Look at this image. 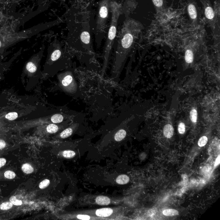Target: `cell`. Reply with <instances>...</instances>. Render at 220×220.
Wrapping results in <instances>:
<instances>
[{
    "label": "cell",
    "mask_w": 220,
    "mask_h": 220,
    "mask_svg": "<svg viewBox=\"0 0 220 220\" xmlns=\"http://www.w3.org/2000/svg\"><path fill=\"white\" fill-rule=\"evenodd\" d=\"M157 11L160 12L165 9L166 0H152Z\"/></svg>",
    "instance_id": "cell-8"
},
{
    "label": "cell",
    "mask_w": 220,
    "mask_h": 220,
    "mask_svg": "<svg viewBox=\"0 0 220 220\" xmlns=\"http://www.w3.org/2000/svg\"><path fill=\"white\" fill-rule=\"evenodd\" d=\"M190 119L191 121L194 123H196L197 121V113L196 110L193 109L190 112Z\"/></svg>",
    "instance_id": "cell-26"
},
{
    "label": "cell",
    "mask_w": 220,
    "mask_h": 220,
    "mask_svg": "<svg viewBox=\"0 0 220 220\" xmlns=\"http://www.w3.org/2000/svg\"><path fill=\"white\" fill-rule=\"evenodd\" d=\"M126 132L124 130H120L115 134L114 138L117 142H119L124 138L126 136Z\"/></svg>",
    "instance_id": "cell-12"
},
{
    "label": "cell",
    "mask_w": 220,
    "mask_h": 220,
    "mask_svg": "<svg viewBox=\"0 0 220 220\" xmlns=\"http://www.w3.org/2000/svg\"><path fill=\"white\" fill-rule=\"evenodd\" d=\"M142 25L139 22L132 19L125 21L120 32L118 49H128L131 46L135 34L143 29Z\"/></svg>",
    "instance_id": "cell-2"
},
{
    "label": "cell",
    "mask_w": 220,
    "mask_h": 220,
    "mask_svg": "<svg viewBox=\"0 0 220 220\" xmlns=\"http://www.w3.org/2000/svg\"><path fill=\"white\" fill-rule=\"evenodd\" d=\"M208 138L207 137L205 136H203L201 138H200V139L198 141V144L200 147H203L205 146L206 144H207V142Z\"/></svg>",
    "instance_id": "cell-25"
},
{
    "label": "cell",
    "mask_w": 220,
    "mask_h": 220,
    "mask_svg": "<svg viewBox=\"0 0 220 220\" xmlns=\"http://www.w3.org/2000/svg\"><path fill=\"white\" fill-rule=\"evenodd\" d=\"M109 7V0H102L99 3V11L97 22V29L98 32L103 31L105 28Z\"/></svg>",
    "instance_id": "cell-3"
},
{
    "label": "cell",
    "mask_w": 220,
    "mask_h": 220,
    "mask_svg": "<svg viewBox=\"0 0 220 220\" xmlns=\"http://www.w3.org/2000/svg\"><path fill=\"white\" fill-rule=\"evenodd\" d=\"M15 173L11 171H7L4 173V176L8 179H13L15 177Z\"/></svg>",
    "instance_id": "cell-27"
},
{
    "label": "cell",
    "mask_w": 220,
    "mask_h": 220,
    "mask_svg": "<svg viewBox=\"0 0 220 220\" xmlns=\"http://www.w3.org/2000/svg\"><path fill=\"white\" fill-rule=\"evenodd\" d=\"M59 130L58 126L54 124H51L47 126V130L50 133H55Z\"/></svg>",
    "instance_id": "cell-20"
},
{
    "label": "cell",
    "mask_w": 220,
    "mask_h": 220,
    "mask_svg": "<svg viewBox=\"0 0 220 220\" xmlns=\"http://www.w3.org/2000/svg\"><path fill=\"white\" fill-rule=\"evenodd\" d=\"M6 163V159H4V158H1L0 159V168L5 165Z\"/></svg>",
    "instance_id": "cell-33"
},
{
    "label": "cell",
    "mask_w": 220,
    "mask_h": 220,
    "mask_svg": "<svg viewBox=\"0 0 220 220\" xmlns=\"http://www.w3.org/2000/svg\"><path fill=\"white\" fill-rule=\"evenodd\" d=\"M188 11L191 20L194 21H196L197 17V13L195 6L192 3L189 4L188 7Z\"/></svg>",
    "instance_id": "cell-7"
},
{
    "label": "cell",
    "mask_w": 220,
    "mask_h": 220,
    "mask_svg": "<svg viewBox=\"0 0 220 220\" xmlns=\"http://www.w3.org/2000/svg\"><path fill=\"white\" fill-rule=\"evenodd\" d=\"M60 87L65 91L73 93L76 91L77 87L72 74L70 72L61 74L59 78Z\"/></svg>",
    "instance_id": "cell-4"
},
{
    "label": "cell",
    "mask_w": 220,
    "mask_h": 220,
    "mask_svg": "<svg viewBox=\"0 0 220 220\" xmlns=\"http://www.w3.org/2000/svg\"><path fill=\"white\" fill-rule=\"evenodd\" d=\"M22 170L23 172L26 174H30L33 171L34 169L30 164L26 163L22 165Z\"/></svg>",
    "instance_id": "cell-19"
},
{
    "label": "cell",
    "mask_w": 220,
    "mask_h": 220,
    "mask_svg": "<svg viewBox=\"0 0 220 220\" xmlns=\"http://www.w3.org/2000/svg\"><path fill=\"white\" fill-rule=\"evenodd\" d=\"M13 204L11 202H7L3 203L0 206V208L2 210H6L10 209L13 207Z\"/></svg>",
    "instance_id": "cell-23"
},
{
    "label": "cell",
    "mask_w": 220,
    "mask_h": 220,
    "mask_svg": "<svg viewBox=\"0 0 220 220\" xmlns=\"http://www.w3.org/2000/svg\"><path fill=\"white\" fill-rule=\"evenodd\" d=\"M220 155H219L218 156L217 159H216V161H215V167H216V166H217V165L219 164L220 162Z\"/></svg>",
    "instance_id": "cell-34"
},
{
    "label": "cell",
    "mask_w": 220,
    "mask_h": 220,
    "mask_svg": "<svg viewBox=\"0 0 220 220\" xmlns=\"http://www.w3.org/2000/svg\"><path fill=\"white\" fill-rule=\"evenodd\" d=\"M78 219H79L84 220H89L90 219V217L87 215H79L77 216Z\"/></svg>",
    "instance_id": "cell-31"
},
{
    "label": "cell",
    "mask_w": 220,
    "mask_h": 220,
    "mask_svg": "<svg viewBox=\"0 0 220 220\" xmlns=\"http://www.w3.org/2000/svg\"><path fill=\"white\" fill-rule=\"evenodd\" d=\"M6 146V143L3 140L0 139V150L2 149L5 148Z\"/></svg>",
    "instance_id": "cell-32"
},
{
    "label": "cell",
    "mask_w": 220,
    "mask_h": 220,
    "mask_svg": "<svg viewBox=\"0 0 220 220\" xmlns=\"http://www.w3.org/2000/svg\"><path fill=\"white\" fill-rule=\"evenodd\" d=\"M72 132L73 130L72 128H67L61 133L60 137L62 138H67L71 136Z\"/></svg>",
    "instance_id": "cell-18"
},
{
    "label": "cell",
    "mask_w": 220,
    "mask_h": 220,
    "mask_svg": "<svg viewBox=\"0 0 220 220\" xmlns=\"http://www.w3.org/2000/svg\"><path fill=\"white\" fill-rule=\"evenodd\" d=\"M110 7L111 11L112 18L110 25L108 38L104 52V62L103 67L102 70V74L106 70L108 65V60L109 57L110 52L114 42V40L116 37L117 33V25L118 20L119 18L120 14V7L116 2L113 1L110 2Z\"/></svg>",
    "instance_id": "cell-1"
},
{
    "label": "cell",
    "mask_w": 220,
    "mask_h": 220,
    "mask_svg": "<svg viewBox=\"0 0 220 220\" xmlns=\"http://www.w3.org/2000/svg\"><path fill=\"white\" fill-rule=\"evenodd\" d=\"M50 181L48 179H45L41 182L39 184V188L41 189L45 188L50 184Z\"/></svg>",
    "instance_id": "cell-29"
},
{
    "label": "cell",
    "mask_w": 220,
    "mask_h": 220,
    "mask_svg": "<svg viewBox=\"0 0 220 220\" xmlns=\"http://www.w3.org/2000/svg\"><path fill=\"white\" fill-rule=\"evenodd\" d=\"M63 156L66 158H72L75 156V153L72 150H65L63 152Z\"/></svg>",
    "instance_id": "cell-22"
},
{
    "label": "cell",
    "mask_w": 220,
    "mask_h": 220,
    "mask_svg": "<svg viewBox=\"0 0 220 220\" xmlns=\"http://www.w3.org/2000/svg\"><path fill=\"white\" fill-rule=\"evenodd\" d=\"M113 209L110 208H103L98 209L96 211L97 216L100 217H107L111 215L113 213Z\"/></svg>",
    "instance_id": "cell-6"
},
{
    "label": "cell",
    "mask_w": 220,
    "mask_h": 220,
    "mask_svg": "<svg viewBox=\"0 0 220 220\" xmlns=\"http://www.w3.org/2000/svg\"><path fill=\"white\" fill-rule=\"evenodd\" d=\"M204 7L205 15L212 27H214L215 14L209 0H202Z\"/></svg>",
    "instance_id": "cell-5"
},
{
    "label": "cell",
    "mask_w": 220,
    "mask_h": 220,
    "mask_svg": "<svg viewBox=\"0 0 220 220\" xmlns=\"http://www.w3.org/2000/svg\"><path fill=\"white\" fill-rule=\"evenodd\" d=\"M64 119L63 115L59 113L54 114L51 117V121L53 123H61Z\"/></svg>",
    "instance_id": "cell-14"
},
{
    "label": "cell",
    "mask_w": 220,
    "mask_h": 220,
    "mask_svg": "<svg viewBox=\"0 0 220 220\" xmlns=\"http://www.w3.org/2000/svg\"><path fill=\"white\" fill-rule=\"evenodd\" d=\"M61 51L59 49L55 50L52 53L51 55V59L52 61H55L59 59V58H60L61 56Z\"/></svg>",
    "instance_id": "cell-15"
},
{
    "label": "cell",
    "mask_w": 220,
    "mask_h": 220,
    "mask_svg": "<svg viewBox=\"0 0 220 220\" xmlns=\"http://www.w3.org/2000/svg\"><path fill=\"white\" fill-rule=\"evenodd\" d=\"M164 215L167 216H172L178 215V212L177 210L173 209H167L164 210L163 212Z\"/></svg>",
    "instance_id": "cell-16"
},
{
    "label": "cell",
    "mask_w": 220,
    "mask_h": 220,
    "mask_svg": "<svg viewBox=\"0 0 220 220\" xmlns=\"http://www.w3.org/2000/svg\"><path fill=\"white\" fill-rule=\"evenodd\" d=\"M194 55L192 51L190 50H187L185 53V59L186 62L188 63H190L193 61Z\"/></svg>",
    "instance_id": "cell-17"
},
{
    "label": "cell",
    "mask_w": 220,
    "mask_h": 220,
    "mask_svg": "<svg viewBox=\"0 0 220 220\" xmlns=\"http://www.w3.org/2000/svg\"><path fill=\"white\" fill-rule=\"evenodd\" d=\"M96 202L98 205H108L109 204L111 201L108 197L105 196H99L96 198Z\"/></svg>",
    "instance_id": "cell-10"
},
{
    "label": "cell",
    "mask_w": 220,
    "mask_h": 220,
    "mask_svg": "<svg viewBox=\"0 0 220 220\" xmlns=\"http://www.w3.org/2000/svg\"><path fill=\"white\" fill-rule=\"evenodd\" d=\"M80 39L83 43L88 45L90 43V34L87 32H83L80 35Z\"/></svg>",
    "instance_id": "cell-13"
},
{
    "label": "cell",
    "mask_w": 220,
    "mask_h": 220,
    "mask_svg": "<svg viewBox=\"0 0 220 220\" xmlns=\"http://www.w3.org/2000/svg\"><path fill=\"white\" fill-rule=\"evenodd\" d=\"M10 202L16 206H20L22 204V202L21 200H19L16 199L15 196H13L10 197Z\"/></svg>",
    "instance_id": "cell-28"
},
{
    "label": "cell",
    "mask_w": 220,
    "mask_h": 220,
    "mask_svg": "<svg viewBox=\"0 0 220 220\" xmlns=\"http://www.w3.org/2000/svg\"><path fill=\"white\" fill-rule=\"evenodd\" d=\"M18 114L16 112H11L6 115V119L10 120H14L18 117Z\"/></svg>",
    "instance_id": "cell-24"
},
{
    "label": "cell",
    "mask_w": 220,
    "mask_h": 220,
    "mask_svg": "<svg viewBox=\"0 0 220 220\" xmlns=\"http://www.w3.org/2000/svg\"><path fill=\"white\" fill-rule=\"evenodd\" d=\"M1 41H0V48H1Z\"/></svg>",
    "instance_id": "cell-35"
},
{
    "label": "cell",
    "mask_w": 220,
    "mask_h": 220,
    "mask_svg": "<svg viewBox=\"0 0 220 220\" xmlns=\"http://www.w3.org/2000/svg\"><path fill=\"white\" fill-rule=\"evenodd\" d=\"M26 68L28 71L31 73L35 72L37 70V67L32 62H29L27 63Z\"/></svg>",
    "instance_id": "cell-21"
},
{
    "label": "cell",
    "mask_w": 220,
    "mask_h": 220,
    "mask_svg": "<svg viewBox=\"0 0 220 220\" xmlns=\"http://www.w3.org/2000/svg\"><path fill=\"white\" fill-rule=\"evenodd\" d=\"M178 131L179 133L181 134H184L185 131V126L184 123H180L178 126Z\"/></svg>",
    "instance_id": "cell-30"
},
{
    "label": "cell",
    "mask_w": 220,
    "mask_h": 220,
    "mask_svg": "<svg viewBox=\"0 0 220 220\" xmlns=\"http://www.w3.org/2000/svg\"><path fill=\"white\" fill-rule=\"evenodd\" d=\"M174 133V129L171 125H166L163 129V134L165 137L170 138L173 136Z\"/></svg>",
    "instance_id": "cell-9"
},
{
    "label": "cell",
    "mask_w": 220,
    "mask_h": 220,
    "mask_svg": "<svg viewBox=\"0 0 220 220\" xmlns=\"http://www.w3.org/2000/svg\"><path fill=\"white\" fill-rule=\"evenodd\" d=\"M130 181V178L128 176L126 175H121L119 176L117 179L116 182L119 184H125L128 183Z\"/></svg>",
    "instance_id": "cell-11"
}]
</instances>
